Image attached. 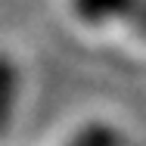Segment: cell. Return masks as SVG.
<instances>
[{
    "mask_svg": "<svg viewBox=\"0 0 146 146\" xmlns=\"http://www.w3.org/2000/svg\"><path fill=\"white\" fill-rule=\"evenodd\" d=\"M72 9L90 25L118 19L146 37V0H72Z\"/></svg>",
    "mask_w": 146,
    "mask_h": 146,
    "instance_id": "1",
    "label": "cell"
},
{
    "mask_svg": "<svg viewBox=\"0 0 146 146\" xmlns=\"http://www.w3.org/2000/svg\"><path fill=\"white\" fill-rule=\"evenodd\" d=\"M68 146H121V134H118L112 124L93 121L87 127H81Z\"/></svg>",
    "mask_w": 146,
    "mask_h": 146,
    "instance_id": "2",
    "label": "cell"
},
{
    "mask_svg": "<svg viewBox=\"0 0 146 146\" xmlns=\"http://www.w3.org/2000/svg\"><path fill=\"white\" fill-rule=\"evenodd\" d=\"M13 96H16V68H13V62L6 56H0V131L9 121Z\"/></svg>",
    "mask_w": 146,
    "mask_h": 146,
    "instance_id": "3",
    "label": "cell"
}]
</instances>
